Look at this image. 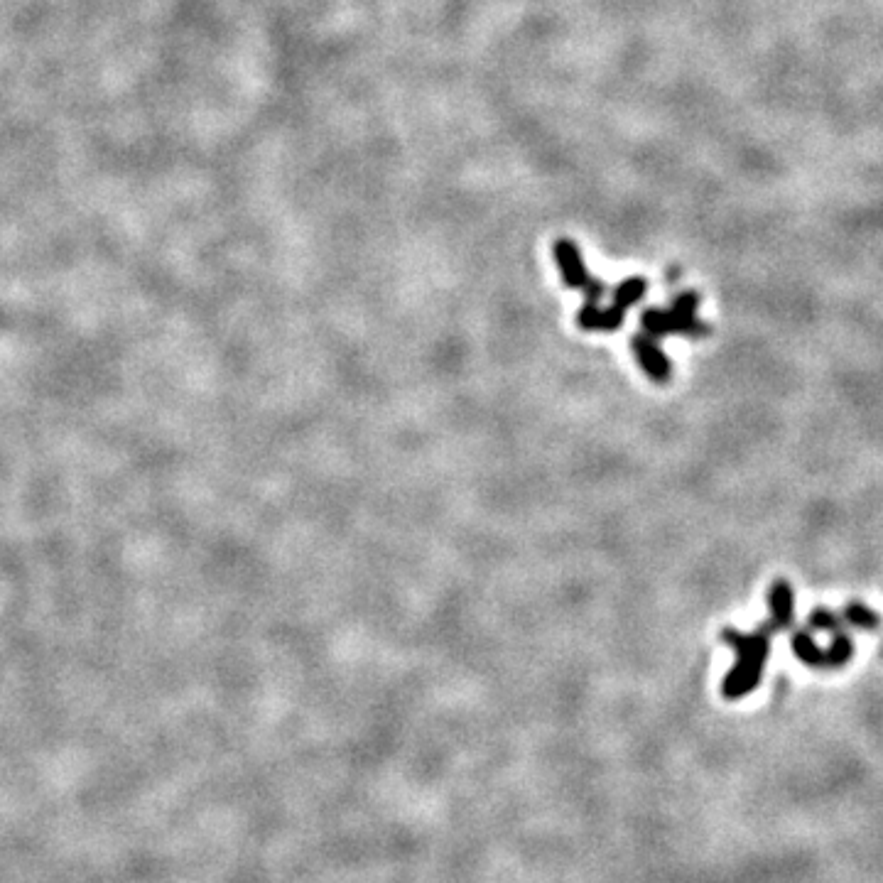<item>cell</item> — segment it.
Masks as SVG:
<instances>
[{"instance_id": "6da1fadb", "label": "cell", "mask_w": 883, "mask_h": 883, "mask_svg": "<svg viewBox=\"0 0 883 883\" xmlns=\"http://www.w3.org/2000/svg\"><path fill=\"white\" fill-rule=\"evenodd\" d=\"M722 638L736 653L734 670L722 680V695L731 702L744 700L761 685L763 668L771 655V638L766 631L741 633L736 628H727Z\"/></svg>"}, {"instance_id": "7a4b0ae2", "label": "cell", "mask_w": 883, "mask_h": 883, "mask_svg": "<svg viewBox=\"0 0 883 883\" xmlns=\"http://www.w3.org/2000/svg\"><path fill=\"white\" fill-rule=\"evenodd\" d=\"M697 307H700V295L695 290L680 292L665 310L663 307H650L641 314V332L655 341L665 337H707L709 327L697 319Z\"/></svg>"}, {"instance_id": "3957f363", "label": "cell", "mask_w": 883, "mask_h": 883, "mask_svg": "<svg viewBox=\"0 0 883 883\" xmlns=\"http://www.w3.org/2000/svg\"><path fill=\"white\" fill-rule=\"evenodd\" d=\"M552 256H555L557 270L562 275V283L570 290H582L584 302H599L606 297V285L594 278L584 265L582 251L570 238H557L552 243Z\"/></svg>"}, {"instance_id": "277c9868", "label": "cell", "mask_w": 883, "mask_h": 883, "mask_svg": "<svg viewBox=\"0 0 883 883\" xmlns=\"http://www.w3.org/2000/svg\"><path fill=\"white\" fill-rule=\"evenodd\" d=\"M631 349L633 356H636L638 366L643 368V373L650 378L653 383H670L673 378V364H670L668 356L663 354V349L658 346V341L650 339L648 334L638 332L631 337Z\"/></svg>"}, {"instance_id": "5b68a950", "label": "cell", "mask_w": 883, "mask_h": 883, "mask_svg": "<svg viewBox=\"0 0 883 883\" xmlns=\"http://www.w3.org/2000/svg\"><path fill=\"white\" fill-rule=\"evenodd\" d=\"M626 314L616 307H599V302H584L577 312V327L584 332H616L624 324Z\"/></svg>"}, {"instance_id": "8992f818", "label": "cell", "mask_w": 883, "mask_h": 883, "mask_svg": "<svg viewBox=\"0 0 883 883\" xmlns=\"http://www.w3.org/2000/svg\"><path fill=\"white\" fill-rule=\"evenodd\" d=\"M768 604H771V626L785 628L793 621V587L785 579H778L768 592Z\"/></svg>"}, {"instance_id": "52a82bcc", "label": "cell", "mask_w": 883, "mask_h": 883, "mask_svg": "<svg viewBox=\"0 0 883 883\" xmlns=\"http://www.w3.org/2000/svg\"><path fill=\"white\" fill-rule=\"evenodd\" d=\"M646 292H648V280L641 278V275H633V278L616 285V290L611 292V307H616V310L621 312L631 310L633 305H638V302L646 297Z\"/></svg>"}, {"instance_id": "ba28073f", "label": "cell", "mask_w": 883, "mask_h": 883, "mask_svg": "<svg viewBox=\"0 0 883 883\" xmlns=\"http://www.w3.org/2000/svg\"><path fill=\"white\" fill-rule=\"evenodd\" d=\"M793 653L798 655V660L800 663H805V665H810V668H817V670H830V665H827V650H822L820 646H817L815 641H812V636H807V633H795L793 636Z\"/></svg>"}, {"instance_id": "9c48e42d", "label": "cell", "mask_w": 883, "mask_h": 883, "mask_svg": "<svg viewBox=\"0 0 883 883\" xmlns=\"http://www.w3.org/2000/svg\"><path fill=\"white\" fill-rule=\"evenodd\" d=\"M852 655H854L852 641H849V636L839 633V636H834L832 646L827 648V665H830V670L844 668V665L852 660Z\"/></svg>"}, {"instance_id": "30bf717a", "label": "cell", "mask_w": 883, "mask_h": 883, "mask_svg": "<svg viewBox=\"0 0 883 883\" xmlns=\"http://www.w3.org/2000/svg\"><path fill=\"white\" fill-rule=\"evenodd\" d=\"M844 619H847L852 626L866 628V631H874V628L879 626V616L861 604H849L847 609H844Z\"/></svg>"}, {"instance_id": "8fae6325", "label": "cell", "mask_w": 883, "mask_h": 883, "mask_svg": "<svg viewBox=\"0 0 883 883\" xmlns=\"http://www.w3.org/2000/svg\"><path fill=\"white\" fill-rule=\"evenodd\" d=\"M810 624H812V628H820V631H837L839 628V621L834 619L830 611H825V609L812 611Z\"/></svg>"}]
</instances>
